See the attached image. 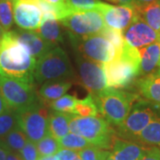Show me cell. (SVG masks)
<instances>
[{
	"mask_svg": "<svg viewBox=\"0 0 160 160\" xmlns=\"http://www.w3.org/2000/svg\"><path fill=\"white\" fill-rule=\"evenodd\" d=\"M37 61L25 46L6 31L0 41V75L33 85Z\"/></svg>",
	"mask_w": 160,
	"mask_h": 160,
	"instance_id": "6da1fadb",
	"label": "cell"
},
{
	"mask_svg": "<svg viewBox=\"0 0 160 160\" xmlns=\"http://www.w3.org/2000/svg\"><path fill=\"white\" fill-rule=\"evenodd\" d=\"M108 87L129 88L140 78V56L138 49L125 43L114 61L102 64Z\"/></svg>",
	"mask_w": 160,
	"mask_h": 160,
	"instance_id": "7a4b0ae2",
	"label": "cell"
},
{
	"mask_svg": "<svg viewBox=\"0 0 160 160\" xmlns=\"http://www.w3.org/2000/svg\"><path fill=\"white\" fill-rule=\"evenodd\" d=\"M92 96L101 116L110 126L116 127L124 122L133 103L141 99L136 93L112 87Z\"/></svg>",
	"mask_w": 160,
	"mask_h": 160,
	"instance_id": "3957f363",
	"label": "cell"
},
{
	"mask_svg": "<svg viewBox=\"0 0 160 160\" xmlns=\"http://www.w3.org/2000/svg\"><path fill=\"white\" fill-rule=\"evenodd\" d=\"M69 132L87 140L92 145L102 149H110L117 132L102 116H73L69 123Z\"/></svg>",
	"mask_w": 160,
	"mask_h": 160,
	"instance_id": "277c9868",
	"label": "cell"
},
{
	"mask_svg": "<svg viewBox=\"0 0 160 160\" xmlns=\"http://www.w3.org/2000/svg\"><path fill=\"white\" fill-rule=\"evenodd\" d=\"M75 78L69 56L60 46L46 52L37 62L34 79L38 84L52 80H70Z\"/></svg>",
	"mask_w": 160,
	"mask_h": 160,
	"instance_id": "5b68a950",
	"label": "cell"
},
{
	"mask_svg": "<svg viewBox=\"0 0 160 160\" xmlns=\"http://www.w3.org/2000/svg\"><path fill=\"white\" fill-rule=\"evenodd\" d=\"M48 108L47 104L39 99L29 107L16 110L18 125L29 141L37 143L49 133Z\"/></svg>",
	"mask_w": 160,
	"mask_h": 160,
	"instance_id": "8992f818",
	"label": "cell"
},
{
	"mask_svg": "<svg viewBox=\"0 0 160 160\" xmlns=\"http://www.w3.org/2000/svg\"><path fill=\"white\" fill-rule=\"evenodd\" d=\"M151 104L142 99H139L133 103L126 119L117 127V135L126 140L136 142L138 135L143 129L159 118V115Z\"/></svg>",
	"mask_w": 160,
	"mask_h": 160,
	"instance_id": "52a82bcc",
	"label": "cell"
},
{
	"mask_svg": "<svg viewBox=\"0 0 160 160\" xmlns=\"http://www.w3.org/2000/svg\"><path fill=\"white\" fill-rule=\"evenodd\" d=\"M73 48L86 59L100 64L109 63L118 56L115 46L101 34L86 38H78L69 35Z\"/></svg>",
	"mask_w": 160,
	"mask_h": 160,
	"instance_id": "ba28073f",
	"label": "cell"
},
{
	"mask_svg": "<svg viewBox=\"0 0 160 160\" xmlns=\"http://www.w3.org/2000/svg\"><path fill=\"white\" fill-rule=\"evenodd\" d=\"M0 93L8 108L13 110L27 108L39 100L34 85L2 75H0Z\"/></svg>",
	"mask_w": 160,
	"mask_h": 160,
	"instance_id": "9c48e42d",
	"label": "cell"
},
{
	"mask_svg": "<svg viewBox=\"0 0 160 160\" xmlns=\"http://www.w3.org/2000/svg\"><path fill=\"white\" fill-rule=\"evenodd\" d=\"M60 22L68 29L69 35L78 38L101 34L106 27L102 14L95 10L74 12Z\"/></svg>",
	"mask_w": 160,
	"mask_h": 160,
	"instance_id": "30bf717a",
	"label": "cell"
},
{
	"mask_svg": "<svg viewBox=\"0 0 160 160\" xmlns=\"http://www.w3.org/2000/svg\"><path fill=\"white\" fill-rule=\"evenodd\" d=\"M77 64L78 69L80 83L92 95H97L108 88L106 75L102 64L94 62L82 55L78 54Z\"/></svg>",
	"mask_w": 160,
	"mask_h": 160,
	"instance_id": "8fae6325",
	"label": "cell"
},
{
	"mask_svg": "<svg viewBox=\"0 0 160 160\" xmlns=\"http://www.w3.org/2000/svg\"><path fill=\"white\" fill-rule=\"evenodd\" d=\"M95 11L102 14L106 27L121 31H125L135 17L133 8L128 6H112L100 2Z\"/></svg>",
	"mask_w": 160,
	"mask_h": 160,
	"instance_id": "7c38bea8",
	"label": "cell"
},
{
	"mask_svg": "<svg viewBox=\"0 0 160 160\" xmlns=\"http://www.w3.org/2000/svg\"><path fill=\"white\" fill-rule=\"evenodd\" d=\"M123 35L126 44L136 49L155 42H160V33L151 29L148 24L136 16Z\"/></svg>",
	"mask_w": 160,
	"mask_h": 160,
	"instance_id": "4fadbf2b",
	"label": "cell"
},
{
	"mask_svg": "<svg viewBox=\"0 0 160 160\" xmlns=\"http://www.w3.org/2000/svg\"><path fill=\"white\" fill-rule=\"evenodd\" d=\"M43 12L34 3L17 1L13 4V20L18 27L24 30L36 31L42 22Z\"/></svg>",
	"mask_w": 160,
	"mask_h": 160,
	"instance_id": "5bb4252c",
	"label": "cell"
},
{
	"mask_svg": "<svg viewBox=\"0 0 160 160\" xmlns=\"http://www.w3.org/2000/svg\"><path fill=\"white\" fill-rule=\"evenodd\" d=\"M15 38L27 48L30 55L35 60H39L46 52L53 49L55 46L44 40L37 31L24 30V29H14L12 30Z\"/></svg>",
	"mask_w": 160,
	"mask_h": 160,
	"instance_id": "9a60e30c",
	"label": "cell"
},
{
	"mask_svg": "<svg viewBox=\"0 0 160 160\" xmlns=\"http://www.w3.org/2000/svg\"><path fill=\"white\" fill-rule=\"evenodd\" d=\"M149 147L116 136L109 152L116 160H140Z\"/></svg>",
	"mask_w": 160,
	"mask_h": 160,
	"instance_id": "2e32d148",
	"label": "cell"
},
{
	"mask_svg": "<svg viewBox=\"0 0 160 160\" xmlns=\"http://www.w3.org/2000/svg\"><path fill=\"white\" fill-rule=\"evenodd\" d=\"M140 56V77L157 72L160 66V42L138 49Z\"/></svg>",
	"mask_w": 160,
	"mask_h": 160,
	"instance_id": "e0dca14e",
	"label": "cell"
},
{
	"mask_svg": "<svg viewBox=\"0 0 160 160\" xmlns=\"http://www.w3.org/2000/svg\"><path fill=\"white\" fill-rule=\"evenodd\" d=\"M140 94L145 101L160 107V74L158 71L140 77L136 81Z\"/></svg>",
	"mask_w": 160,
	"mask_h": 160,
	"instance_id": "ac0fdd59",
	"label": "cell"
},
{
	"mask_svg": "<svg viewBox=\"0 0 160 160\" xmlns=\"http://www.w3.org/2000/svg\"><path fill=\"white\" fill-rule=\"evenodd\" d=\"M38 34L46 42L58 46L63 41V35L56 15L52 12L43 13L39 28L36 30Z\"/></svg>",
	"mask_w": 160,
	"mask_h": 160,
	"instance_id": "d6986e66",
	"label": "cell"
},
{
	"mask_svg": "<svg viewBox=\"0 0 160 160\" xmlns=\"http://www.w3.org/2000/svg\"><path fill=\"white\" fill-rule=\"evenodd\" d=\"M135 16L148 24L151 29L160 33V3L155 1L150 3H138L132 6Z\"/></svg>",
	"mask_w": 160,
	"mask_h": 160,
	"instance_id": "ffe728a7",
	"label": "cell"
},
{
	"mask_svg": "<svg viewBox=\"0 0 160 160\" xmlns=\"http://www.w3.org/2000/svg\"><path fill=\"white\" fill-rule=\"evenodd\" d=\"M73 85L71 80H52L42 84L38 90V97L46 103L55 101L69 91Z\"/></svg>",
	"mask_w": 160,
	"mask_h": 160,
	"instance_id": "44dd1931",
	"label": "cell"
},
{
	"mask_svg": "<svg viewBox=\"0 0 160 160\" xmlns=\"http://www.w3.org/2000/svg\"><path fill=\"white\" fill-rule=\"evenodd\" d=\"M73 114L50 111L49 115V132L57 140L62 138L69 132V123L73 118Z\"/></svg>",
	"mask_w": 160,
	"mask_h": 160,
	"instance_id": "7402d4cb",
	"label": "cell"
},
{
	"mask_svg": "<svg viewBox=\"0 0 160 160\" xmlns=\"http://www.w3.org/2000/svg\"><path fill=\"white\" fill-rule=\"evenodd\" d=\"M28 141V138L24 132L18 126L5 137L0 139V146L6 151L20 153L24 145Z\"/></svg>",
	"mask_w": 160,
	"mask_h": 160,
	"instance_id": "603a6c76",
	"label": "cell"
},
{
	"mask_svg": "<svg viewBox=\"0 0 160 160\" xmlns=\"http://www.w3.org/2000/svg\"><path fill=\"white\" fill-rule=\"evenodd\" d=\"M136 142L146 146L160 147V117L143 129Z\"/></svg>",
	"mask_w": 160,
	"mask_h": 160,
	"instance_id": "cb8c5ba5",
	"label": "cell"
},
{
	"mask_svg": "<svg viewBox=\"0 0 160 160\" xmlns=\"http://www.w3.org/2000/svg\"><path fill=\"white\" fill-rule=\"evenodd\" d=\"M72 114L75 116H79V117L101 116L97 108V105L93 99V96L90 93H88V95L84 99L78 100Z\"/></svg>",
	"mask_w": 160,
	"mask_h": 160,
	"instance_id": "d4e9b609",
	"label": "cell"
},
{
	"mask_svg": "<svg viewBox=\"0 0 160 160\" xmlns=\"http://www.w3.org/2000/svg\"><path fill=\"white\" fill-rule=\"evenodd\" d=\"M61 149H67L74 151H80L82 149L93 146L84 137L73 132H69L65 136L58 140Z\"/></svg>",
	"mask_w": 160,
	"mask_h": 160,
	"instance_id": "484cf974",
	"label": "cell"
},
{
	"mask_svg": "<svg viewBox=\"0 0 160 160\" xmlns=\"http://www.w3.org/2000/svg\"><path fill=\"white\" fill-rule=\"evenodd\" d=\"M36 146L39 157L56 155L61 149L58 140L53 137L50 132L36 143Z\"/></svg>",
	"mask_w": 160,
	"mask_h": 160,
	"instance_id": "4316f807",
	"label": "cell"
},
{
	"mask_svg": "<svg viewBox=\"0 0 160 160\" xmlns=\"http://www.w3.org/2000/svg\"><path fill=\"white\" fill-rule=\"evenodd\" d=\"M78 100V99L74 95L66 94V95H63L61 98L55 100V101L50 102L46 103V104L52 110L72 114Z\"/></svg>",
	"mask_w": 160,
	"mask_h": 160,
	"instance_id": "83f0119b",
	"label": "cell"
},
{
	"mask_svg": "<svg viewBox=\"0 0 160 160\" xmlns=\"http://www.w3.org/2000/svg\"><path fill=\"white\" fill-rule=\"evenodd\" d=\"M18 126L16 110L9 109L2 113L0 115V139L5 137L7 133H9Z\"/></svg>",
	"mask_w": 160,
	"mask_h": 160,
	"instance_id": "f1b7e54d",
	"label": "cell"
},
{
	"mask_svg": "<svg viewBox=\"0 0 160 160\" xmlns=\"http://www.w3.org/2000/svg\"><path fill=\"white\" fill-rule=\"evenodd\" d=\"M13 3L12 0H0V24L5 31H9L13 25Z\"/></svg>",
	"mask_w": 160,
	"mask_h": 160,
	"instance_id": "f546056e",
	"label": "cell"
},
{
	"mask_svg": "<svg viewBox=\"0 0 160 160\" xmlns=\"http://www.w3.org/2000/svg\"><path fill=\"white\" fill-rule=\"evenodd\" d=\"M100 2L99 0H66L64 6L68 15L74 12L95 10Z\"/></svg>",
	"mask_w": 160,
	"mask_h": 160,
	"instance_id": "4dcf8cb0",
	"label": "cell"
},
{
	"mask_svg": "<svg viewBox=\"0 0 160 160\" xmlns=\"http://www.w3.org/2000/svg\"><path fill=\"white\" fill-rule=\"evenodd\" d=\"M101 35L103 36L107 40H109V42L115 46L116 50L118 52V54L126 43L123 31L111 29L109 27H105L102 31L101 32Z\"/></svg>",
	"mask_w": 160,
	"mask_h": 160,
	"instance_id": "1f68e13d",
	"label": "cell"
},
{
	"mask_svg": "<svg viewBox=\"0 0 160 160\" xmlns=\"http://www.w3.org/2000/svg\"><path fill=\"white\" fill-rule=\"evenodd\" d=\"M109 153L108 150L95 146H91L78 151L81 160H106Z\"/></svg>",
	"mask_w": 160,
	"mask_h": 160,
	"instance_id": "d6a6232c",
	"label": "cell"
},
{
	"mask_svg": "<svg viewBox=\"0 0 160 160\" xmlns=\"http://www.w3.org/2000/svg\"><path fill=\"white\" fill-rule=\"evenodd\" d=\"M19 154L23 160H38V158H39L36 143L29 140L27 141L26 144L24 145V147Z\"/></svg>",
	"mask_w": 160,
	"mask_h": 160,
	"instance_id": "836d02e7",
	"label": "cell"
},
{
	"mask_svg": "<svg viewBox=\"0 0 160 160\" xmlns=\"http://www.w3.org/2000/svg\"><path fill=\"white\" fill-rule=\"evenodd\" d=\"M58 160H81L78 151L61 149L56 154Z\"/></svg>",
	"mask_w": 160,
	"mask_h": 160,
	"instance_id": "e575fe53",
	"label": "cell"
},
{
	"mask_svg": "<svg viewBox=\"0 0 160 160\" xmlns=\"http://www.w3.org/2000/svg\"><path fill=\"white\" fill-rule=\"evenodd\" d=\"M45 1L48 2L49 4H51L57 8L56 18L59 22L61 20H62L65 16H67V12L65 9V6H64V0H45Z\"/></svg>",
	"mask_w": 160,
	"mask_h": 160,
	"instance_id": "d590c367",
	"label": "cell"
},
{
	"mask_svg": "<svg viewBox=\"0 0 160 160\" xmlns=\"http://www.w3.org/2000/svg\"><path fill=\"white\" fill-rule=\"evenodd\" d=\"M140 160H160V149L158 147L149 146Z\"/></svg>",
	"mask_w": 160,
	"mask_h": 160,
	"instance_id": "8d00e7d4",
	"label": "cell"
},
{
	"mask_svg": "<svg viewBox=\"0 0 160 160\" xmlns=\"http://www.w3.org/2000/svg\"><path fill=\"white\" fill-rule=\"evenodd\" d=\"M110 2H113L116 4H119L121 6H133L135 4V0H109Z\"/></svg>",
	"mask_w": 160,
	"mask_h": 160,
	"instance_id": "74e56055",
	"label": "cell"
},
{
	"mask_svg": "<svg viewBox=\"0 0 160 160\" xmlns=\"http://www.w3.org/2000/svg\"><path fill=\"white\" fill-rule=\"evenodd\" d=\"M6 160H23L22 157L20 156L19 153L15 152H11V151H7L6 152Z\"/></svg>",
	"mask_w": 160,
	"mask_h": 160,
	"instance_id": "f35d334b",
	"label": "cell"
},
{
	"mask_svg": "<svg viewBox=\"0 0 160 160\" xmlns=\"http://www.w3.org/2000/svg\"><path fill=\"white\" fill-rule=\"evenodd\" d=\"M7 109H9V108L6 104V101L4 100V98L2 96V94L0 93V115L4 113Z\"/></svg>",
	"mask_w": 160,
	"mask_h": 160,
	"instance_id": "ab89813d",
	"label": "cell"
},
{
	"mask_svg": "<svg viewBox=\"0 0 160 160\" xmlns=\"http://www.w3.org/2000/svg\"><path fill=\"white\" fill-rule=\"evenodd\" d=\"M38 160H58L56 155H52V156H45V157H39Z\"/></svg>",
	"mask_w": 160,
	"mask_h": 160,
	"instance_id": "60d3db41",
	"label": "cell"
},
{
	"mask_svg": "<svg viewBox=\"0 0 160 160\" xmlns=\"http://www.w3.org/2000/svg\"><path fill=\"white\" fill-rule=\"evenodd\" d=\"M6 149L0 146V160H6Z\"/></svg>",
	"mask_w": 160,
	"mask_h": 160,
	"instance_id": "b9f144b4",
	"label": "cell"
},
{
	"mask_svg": "<svg viewBox=\"0 0 160 160\" xmlns=\"http://www.w3.org/2000/svg\"><path fill=\"white\" fill-rule=\"evenodd\" d=\"M138 3H150V2H155V1H160V0H135Z\"/></svg>",
	"mask_w": 160,
	"mask_h": 160,
	"instance_id": "7bdbcfd3",
	"label": "cell"
},
{
	"mask_svg": "<svg viewBox=\"0 0 160 160\" xmlns=\"http://www.w3.org/2000/svg\"><path fill=\"white\" fill-rule=\"evenodd\" d=\"M5 30H4V29H3V27L1 26V24H0V41H1V39H2V38H3V36H4V34H5Z\"/></svg>",
	"mask_w": 160,
	"mask_h": 160,
	"instance_id": "ee69618b",
	"label": "cell"
},
{
	"mask_svg": "<svg viewBox=\"0 0 160 160\" xmlns=\"http://www.w3.org/2000/svg\"><path fill=\"white\" fill-rule=\"evenodd\" d=\"M106 160H116V159H115L114 158H113V157H112V156L110 155V153H109V155L108 156V158H107V159H106Z\"/></svg>",
	"mask_w": 160,
	"mask_h": 160,
	"instance_id": "f6af8a7d",
	"label": "cell"
},
{
	"mask_svg": "<svg viewBox=\"0 0 160 160\" xmlns=\"http://www.w3.org/2000/svg\"><path fill=\"white\" fill-rule=\"evenodd\" d=\"M12 3H13V4H14V3H15V2H17L18 0H12Z\"/></svg>",
	"mask_w": 160,
	"mask_h": 160,
	"instance_id": "bcb514c9",
	"label": "cell"
},
{
	"mask_svg": "<svg viewBox=\"0 0 160 160\" xmlns=\"http://www.w3.org/2000/svg\"><path fill=\"white\" fill-rule=\"evenodd\" d=\"M158 73L160 74V66H159V69H158Z\"/></svg>",
	"mask_w": 160,
	"mask_h": 160,
	"instance_id": "7dc6e473",
	"label": "cell"
},
{
	"mask_svg": "<svg viewBox=\"0 0 160 160\" xmlns=\"http://www.w3.org/2000/svg\"><path fill=\"white\" fill-rule=\"evenodd\" d=\"M65 1H66V0H64V2H65Z\"/></svg>",
	"mask_w": 160,
	"mask_h": 160,
	"instance_id": "c3c4849f",
	"label": "cell"
},
{
	"mask_svg": "<svg viewBox=\"0 0 160 160\" xmlns=\"http://www.w3.org/2000/svg\"><path fill=\"white\" fill-rule=\"evenodd\" d=\"M159 3H160V1H159Z\"/></svg>",
	"mask_w": 160,
	"mask_h": 160,
	"instance_id": "681fc988",
	"label": "cell"
},
{
	"mask_svg": "<svg viewBox=\"0 0 160 160\" xmlns=\"http://www.w3.org/2000/svg\"></svg>",
	"mask_w": 160,
	"mask_h": 160,
	"instance_id": "f907efd6",
	"label": "cell"
}]
</instances>
